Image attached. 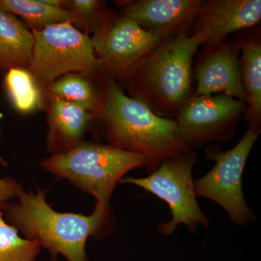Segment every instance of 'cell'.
I'll use <instances>...</instances> for the list:
<instances>
[{
  "mask_svg": "<svg viewBox=\"0 0 261 261\" xmlns=\"http://www.w3.org/2000/svg\"><path fill=\"white\" fill-rule=\"evenodd\" d=\"M97 116L106 123L109 145L145 154L154 170L164 160L190 150L180 138L174 120L154 114L107 75Z\"/></svg>",
  "mask_w": 261,
  "mask_h": 261,
  "instance_id": "1",
  "label": "cell"
},
{
  "mask_svg": "<svg viewBox=\"0 0 261 261\" xmlns=\"http://www.w3.org/2000/svg\"><path fill=\"white\" fill-rule=\"evenodd\" d=\"M200 45L198 36L188 33L163 39L132 70L124 84L127 95L174 120L192 96L193 58Z\"/></svg>",
  "mask_w": 261,
  "mask_h": 261,
  "instance_id": "2",
  "label": "cell"
},
{
  "mask_svg": "<svg viewBox=\"0 0 261 261\" xmlns=\"http://www.w3.org/2000/svg\"><path fill=\"white\" fill-rule=\"evenodd\" d=\"M45 194L40 189L37 192L22 190L18 202L3 207L8 224L47 249L51 261H56L59 254L68 261H88L87 239L100 229L109 207L96 203L90 216L60 213L47 203Z\"/></svg>",
  "mask_w": 261,
  "mask_h": 261,
  "instance_id": "3",
  "label": "cell"
},
{
  "mask_svg": "<svg viewBox=\"0 0 261 261\" xmlns=\"http://www.w3.org/2000/svg\"><path fill=\"white\" fill-rule=\"evenodd\" d=\"M148 164L145 154L82 142L70 150L42 160L41 166L93 196L96 203L109 207L117 183L128 171Z\"/></svg>",
  "mask_w": 261,
  "mask_h": 261,
  "instance_id": "4",
  "label": "cell"
},
{
  "mask_svg": "<svg viewBox=\"0 0 261 261\" xmlns=\"http://www.w3.org/2000/svg\"><path fill=\"white\" fill-rule=\"evenodd\" d=\"M34 46L28 70L42 90L69 73L94 77L103 73L88 34L70 21L32 31Z\"/></svg>",
  "mask_w": 261,
  "mask_h": 261,
  "instance_id": "5",
  "label": "cell"
},
{
  "mask_svg": "<svg viewBox=\"0 0 261 261\" xmlns=\"http://www.w3.org/2000/svg\"><path fill=\"white\" fill-rule=\"evenodd\" d=\"M196 154L192 150L164 160L153 173L145 178H123L121 184H132L151 192L169 206L172 219L159 226L165 235L172 233L179 224L189 228L207 226L208 220L197 203L192 177Z\"/></svg>",
  "mask_w": 261,
  "mask_h": 261,
  "instance_id": "6",
  "label": "cell"
},
{
  "mask_svg": "<svg viewBox=\"0 0 261 261\" xmlns=\"http://www.w3.org/2000/svg\"><path fill=\"white\" fill-rule=\"evenodd\" d=\"M92 39L103 73L124 84L132 70L163 40L135 20L105 10Z\"/></svg>",
  "mask_w": 261,
  "mask_h": 261,
  "instance_id": "7",
  "label": "cell"
},
{
  "mask_svg": "<svg viewBox=\"0 0 261 261\" xmlns=\"http://www.w3.org/2000/svg\"><path fill=\"white\" fill-rule=\"evenodd\" d=\"M260 133V128L249 127L243 139L229 150L207 149V156L216 164L203 177L194 180L196 196L219 204L238 225L246 224L253 218L244 197L242 178L247 158Z\"/></svg>",
  "mask_w": 261,
  "mask_h": 261,
  "instance_id": "8",
  "label": "cell"
},
{
  "mask_svg": "<svg viewBox=\"0 0 261 261\" xmlns=\"http://www.w3.org/2000/svg\"><path fill=\"white\" fill-rule=\"evenodd\" d=\"M246 105L223 94L191 96L175 118L178 135L191 150L210 141L232 137Z\"/></svg>",
  "mask_w": 261,
  "mask_h": 261,
  "instance_id": "9",
  "label": "cell"
},
{
  "mask_svg": "<svg viewBox=\"0 0 261 261\" xmlns=\"http://www.w3.org/2000/svg\"><path fill=\"white\" fill-rule=\"evenodd\" d=\"M240 43L224 42L205 46L197 64V85L195 95L219 93L246 102L239 61Z\"/></svg>",
  "mask_w": 261,
  "mask_h": 261,
  "instance_id": "10",
  "label": "cell"
},
{
  "mask_svg": "<svg viewBox=\"0 0 261 261\" xmlns=\"http://www.w3.org/2000/svg\"><path fill=\"white\" fill-rule=\"evenodd\" d=\"M202 0H140L128 3L123 14L147 32L166 39L193 30Z\"/></svg>",
  "mask_w": 261,
  "mask_h": 261,
  "instance_id": "11",
  "label": "cell"
},
{
  "mask_svg": "<svg viewBox=\"0 0 261 261\" xmlns=\"http://www.w3.org/2000/svg\"><path fill=\"white\" fill-rule=\"evenodd\" d=\"M260 19V0L205 1L192 34L198 36L202 45H211L226 41L233 33L257 25Z\"/></svg>",
  "mask_w": 261,
  "mask_h": 261,
  "instance_id": "12",
  "label": "cell"
},
{
  "mask_svg": "<svg viewBox=\"0 0 261 261\" xmlns=\"http://www.w3.org/2000/svg\"><path fill=\"white\" fill-rule=\"evenodd\" d=\"M47 100V148L53 154H61L74 148L94 115L75 103L58 97H44Z\"/></svg>",
  "mask_w": 261,
  "mask_h": 261,
  "instance_id": "13",
  "label": "cell"
},
{
  "mask_svg": "<svg viewBox=\"0 0 261 261\" xmlns=\"http://www.w3.org/2000/svg\"><path fill=\"white\" fill-rule=\"evenodd\" d=\"M34 36L15 15L0 10V75L14 68L28 69Z\"/></svg>",
  "mask_w": 261,
  "mask_h": 261,
  "instance_id": "14",
  "label": "cell"
},
{
  "mask_svg": "<svg viewBox=\"0 0 261 261\" xmlns=\"http://www.w3.org/2000/svg\"><path fill=\"white\" fill-rule=\"evenodd\" d=\"M242 82L246 96L245 116L249 127L260 128L261 118V44L258 38L240 42Z\"/></svg>",
  "mask_w": 261,
  "mask_h": 261,
  "instance_id": "15",
  "label": "cell"
},
{
  "mask_svg": "<svg viewBox=\"0 0 261 261\" xmlns=\"http://www.w3.org/2000/svg\"><path fill=\"white\" fill-rule=\"evenodd\" d=\"M0 10L20 17L32 31H41L48 25L70 21L79 29L80 19L72 10L53 8L40 0H0Z\"/></svg>",
  "mask_w": 261,
  "mask_h": 261,
  "instance_id": "16",
  "label": "cell"
},
{
  "mask_svg": "<svg viewBox=\"0 0 261 261\" xmlns=\"http://www.w3.org/2000/svg\"><path fill=\"white\" fill-rule=\"evenodd\" d=\"M44 97H58L75 103L95 117L100 105L101 93L89 77L80 73H69L53 82L43 90Z\"/></svg>",
  "mask_w": 261,
  "mask_h": 261,
  "instance_id": "17",
  "label": "cell"
},
{
  "mask_svg": "<svg viewBox=\"0 0 261 261\" xmlns=\"http://www.w3.org/2000/svg\"><path fill=\"white\" fill-rule=\"evenodd\" d=\"M5 86L12 104L19 112L30 113L45 106L42 89L27 68L7 72Z\"/></svg>",
  "mask_w": 261,
  "mask_h": 261,
  "instance_id": "18",
  "label": "cell"
},
{
  "mask_svg": "<svg viewBox=\"0 0 261 261\" xmlns=\"http://www.w3.org/2000/svg\"><path fill=\"white\" fill-rule=\"evenodd\" d=\"M41 247L37 240L20 238L0 208V261H35Z\"/></svg>",
  "mask_w": 261,
  "mask_h": 261,
  "instance_id": "19",
  "label": "cell"
},
{
  "mask_svg": "<svg viewBox=\"0 0 261 261\" xmlns=\"http://www.w3.org/2000/svg\"><path fill=\"white\" fill-rule=\"evenodd\" d=\"M22 190L21 185L14 178H0V208L3 209L12 199L18 197Z\"/></svg>",
  "mask_w": 261,
  "mask_h": 261,
  "instance_id": "20",
  "label": "cell"
},
{
  "mask_svg": "<svg viewBox=\"0 0 261 261\" xmlns=\"http://www.w3.org/2000/svg\"><path fill=\"white\" fill-rule=\"evenodd\" d=\"M0 165L3 167H7L8 166V163L3 157H2L1 154H0Z\"/></svg>",
  "mask_w": 261,
  "mask_h": 261,
  "instance_id": "21",
  "label": "cell"
}]
</instances>
